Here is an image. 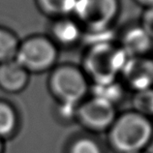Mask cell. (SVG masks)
<instances>
[{"instance_id":"cell-18","label":"cell","mask_w":153,"mask_h":153,"mask_svg":"<svg viewBox=\"0 0 153 153\" xmlns=\"http://www.w3.org/2000/svg\"><path fill=\"white\" fill-rule=\"evenodd\" d=\"M142 26L153 39V6H149L143 16Z\"/></svg>"},{"instance_id":"cell-10","label":"cell","mask_w":153,"mask_h":153,"mask_svg":"<svg viewBox=\"0 0 153 153\" xmlns=\"http://www.w3.org/2000/svg\"><path fill=\"white\" fill-rule=\"evenodd\" d=\"M51 33L55 42L63 45H71L79 38L80 29L76 22L69 19H62L52 25Z\"/></svg>"},{"instance_id":"cell-5","label":"cell","mask_w":153,"mask_h":153,"mask_svg":"<svg viewBox=\"0 0 153 153\" xmlns=\"http://www.w3.org/2000/svg\"><path fill=\"white\" fill-rule=\"evenodd\" d=\"M117 116L116 107L105 100L92 96L78 106L76 120L85 130L95 134L108 132Z\"/></svg>"},{"instance_id":"cell-19","label":"cell","mask_w":153,"mask_h":153,"mask_svg":"<svg viewBox=\"0 0 153 153\" xmlns=\"http://www.w3.org/2000/svg\"><path fill=\"white\" fill-rule=\"evenodd\" d=\"M139 1L140 3L146 4V5H147L148 7H149V6H153V0H139Z\"/></svg>"},{"instance_id":"cell-9","label":"cell","mask_w":153,"mask_h":153,"mask_svg":"<svg viewBox=\"0 0 153 153\" xmlns=\"http://www.w3.org/2000/svg\"><path fill=\"white\" fill-rule=\"evenodd\" d=\"M152 38L142 26L132 27L123 36L120 47L128 57L144 56L152 45Z\"/></svg>"},{"instance_id":"cell-3","label":"cell","mask_w":153,"mask_h":153,"mask_svg":"<svg viewBox=\"0 0 153 153\" xmlns=\"http://www.w3.org/2000/svg\"><path fill=\"white\" fill-rule=\"evenodd\" d=\"M49 86L59 103L79 105L88 92L85 75L78 67L62 65L55 68L50 76Z\"/></svg>"},{"instance_id":"cell-2","label":"cell","mask_w":153,"mask_h":153,"mask_svg":"<svg viewBox=\"0 0 153 153\" xmlns=\"http://www.w3.org/2000/svg\"><path fill=\"white\" fill-rule=\"evenodd\" d=\"M128 56L120 47L111 44H98L91 48L84 60L86 72L96 83L115 80L121 73Z\"/></svg>"},{"instance_id":"cell-7","label":"cell","mask_w":153,"mask_h":153,"mask_svg":"<svg viewBox=\"0 0 153 153\" xmlns=\"http://www.w3.org/2000/svg\"><path fill=\"white\" fill-rule=\"evenodd\" d=\"M124 79L137 92L153 87V60L146 56L128 57L121 71Z\"/></svg>"},{"instance_id":"cell-17","label":"cell","mask_w":153,"mask_h":153,"mask_svg":"<svg viewBox=\"0 0 153 153\" xmlns=\"http://www.w3.org/2000/svg\"><path fill=\"white\" fill-rule=\"evenodd\" d=\"M79 105L59 103L57 108V115L62 122L71 123L76 120V111Z\"/></svg>"},{"instance_id":"cell-21","label":"cell","mask_w":153,"mask_h":153,"mask_svg":"<svg viewBox=\"0 0 153 153\" xmlns=\"http://www.w3.org/2000/svg\"><path fill=\"white\" fill-rule=\"evenodd\" d=\"M140 153H148L147 151H143V152H140Z\"/></svg>"},{"instance_id":"cell-4","label":"cell","mask_w":153,"mask_h":153,"mask_svg":"<svg viewBox=\"0 0 153 153\" xmlns=\"http://www.w3.org/2000/svg\"><path fill=\"white\" fill-rule=\"evenodd\" d=\"M57 54V48L51 39L36 35L19 43L15 59L29 73H39L53 66Z\"/></svg>"},{"instance_id":"cell-11","label":"cell","mask_w":153,"mask_h":153,"mask_svg":"<svg viewBox=\"0 0 153 153\" xmlns=\"http://www.w3.org/2000/svg\"><path fill=\"white\" fill-rule=\"evenodd\" d=\"M19 117L15 108L5 101H0V139H9L15 135Z\"/></svg>"},{"instance_id":"cell-8","label":"cell","mask_w":153,"mask_h":153,"mask_svg":"<svg viewBox=\"0 0 153 153\" xmlns=\"http://www.w3.org/2000/svg\"><path fill=\"white\" fill-rule=\"evenodd\" d=\"M29 72L16 59L0 64V88L7 93H19L26 87Z\"/></svg>"},{"instance_id":"cell-16","label":"cell","mask_w":153,"mask_h":153,"mask_svg":"<svg viewBox=\"0 0 153 153\" xmlns=\"http://www.w3.org/2000/svg\"><path fill=\"white\" fill-rule=\"evenodd\" d=\"M134 103L135 111L151 118L153 116V87L137 92Z\"/></svg>"},{"instance_id":"cell-14","label":"cell","mask_w":153,"mask_h":153,"mask_svg":"<svg viewBox=\"0 0 153 153\" xmlns=\"http://www.w3.org/2000/svg\"><path fill=\"white\" fill-rule=\"evenodd\" d=\"M78 0H37V5L44 13L51 16L73 13Z\"/></svg>"},{"instance_id":"cell-12","label":"cell","mask_w":153,"mask_h":153,"mask_svg":"<svg viewBox=\"0 0 153 153\" xmlns=\"http://www.w3.org/2000/svg\"><path fill=\"white\" fill-rule=\"evenodd\" d=\"M19 46V41L16 34L0 26V64L15 59Z\"/></svg>"},{"instance_id":"cell-13","label":"cell","mask_w":153,"mask_h":153,"mask_svg":"<svg viewBox=\"0 0 153 153\" xmlns=\"http://www.w3.org/2000/svg\"><path fill=\"white\" fill-rule=\"evenodd\" d=\"M93 96L105 100L116 107V104L122 99L123 89L121 85L115 80L104 83H96L94 85Z\"/></svg>"},{"instance_id":"cell-1","label":"cell","mask_w":153,"mask_h":153,"mask_svg":"<svg viewBox=\"0 0 153 153\" xmlns=\"http://www.w3.org/2000/svg\"><path fill=\"white\" fill-rule=\"evenodd\" d=\"M107 138L115 153L146 151L153 142L152 119L135 110L117 114L107 132Z\"/></svg>"},{"instance_id":"cell-15","label":"cell","mask_w":153,"mask_h":153,"mask_svg":"<svg viewBox=\"0 0 153 153\" xmlns=\"http://www.w3.org/2000/svg\"><path fill=\"white\" fill-rule=\"evenodd\" d=\"M67 153H104L97 140L88 136H79L71 140Z\"/></svg>"},{"instance_id":"cell-6","label":"cell","mask_w":153,"mask_h":153,"mask_svg":"<svg viewBox=\"0 0 153 153\" xmlns=\"http://www.w3.org/2000/svg\"><path fill=\"white\" fill-rule=\"evenodd\" d=\"M118 5V0H78L73 13L87 27L102 29L115 19Z\"/></svg>"},{"instance_id":"cell-20","label":"cell","mask_w":153,"mask_h":153,"mask_svg":"<svg viewBox=\"0 0 153 153\" xmlns=\"http://www.w3.org/2000/svg\"><path fill=\"white\" fill-rule=\"evenodd\" d=\"M0 153H4V140L0 139Z\"/></svg>"}]
</instances>
